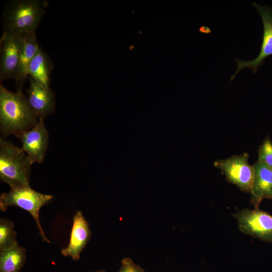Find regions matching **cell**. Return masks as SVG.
<instances>
[{
	"label": "cell",
	"mask_w": 272,
	"mask_h": 272,
	"mask_svg": "<svg viewBox=\"0 0 272 272\" xmlns=\"http://www.w3.org/2000/svg\"><path fill=\"white\" fill-rule=\"evenodd\" d=\"M39 119L33 112L22 91L11 92L0 85V130L4 138L34 126Z\"/></svg>",
	"instance_id": "1"
},
{
	"label": "cell",
	"mask_w": 272,
	"mask_h": 272,
	"mask_svg": "<svg viewBox=\"0 0 272 272\" xmlns=\"http://www.w3.org/2000/svg\"><path fill=\"white\" fill-rule=\"evenodd\" d=\"M48 6L46 0L10 1L2 18L3 33L23 34L35 32Z\"/></svg>",
	"instance_id": "2"
},
{
	"label": "cell",
	"mask_w": 272,
	"mask_h": 272,
	"mask_svg": "<svg viewBox=\"0 0 272 272\" xmlns=\"http://www.w3.org/2000/svg\"><path fill=\"white\" fill-rule=\"evenodd\" d=\"M33 164L25 152L0 138V180L10 189L29 185Z\"/></svg>",
	"instance_id": "3"
},
{
	"label": "cell",
	"mask_w": 272,
	"mask_h": 272,
	"mask_svg": "<svg viewBox=\"0 0 272 272\" xmlns=\"http://www.w3.org/2000/svg\"><path fill=\"white\" fill-rule=\"evenodd\" d=\"M53 198L52 195L43 194L33 189L29 185L10 189L8 193L0 196V209L6 211L10 206L19 207L27 211L33 218L42 240L50 243L45 235L39 220V211L42 207Z\"/></svg>",
	"instance_id": "4"
},
{
	"label": "cell",
	"mask_w": 272,
	"mask_h": 272,
	"mask_svg": "<svg viewBox=\"0 0 272 272\" xmlns=\"http://www.w3.org/2000/svg\"><path fill=\"white\" fill-rule=\"evenodd\" d=\"M249 155L245 153L226 159L217 160L214 166L225 175L226 179L242 191L250 193L254 178V165L248 162Z\"/></svg>",
	"instance_id": "5"
},
{
	"label": "cell",
	"mask_w": 272,
	"mask_h": 272,
	"mask_svg": "<svg viewBox=\"0 0 272 272\" xmlns=\"http://www.w3.org/2000/svg\"><path fill=\"white\" fill-rule=\"evenodd\" d=\"M243 233L272 243V216L258 209H242L233 214Z\"/></svg>",
	"instance_id": "6"
},
{
	"label": "cell",
	"mask_w": 272,
	"mask_h": 272,
	"mask_svg": "<svg viewBox=\"0 0 272 272\" xmlns=\"http://www.w3.org/2000/svg\"><path fill=\"white\" fill-rule=\"evenodd\" d=\"M22 34H2L0 39V81L17 79L21 51Z\"/></svg>",
	"instance_id": "7"
},
{
	"label": "cell",
	"mask_w": 272,
	"mask_h": 272,
	"mask_svg": "<svg viewBox=\"0 0 272 272\" xmlns=\"http://www.w3.org/2000/svg\"><path fill=\"white\" fill-rule=\"evenodd\" d=\"M253 5L259 13L263 24V30L260 51L257 56L252 60H243L235 58L237 69L232 76L230 81L233 80L240 70L244 68H250L254 73H256L264 60L272 55V8L255 2L253 3Z\"/></svg>",
	"instance_id": "8"
},
{
	"label": "cell",
	"mask_w": 272,
	"mask_h": 272,
	"mask_svg": "<svg viewBox=\"0 0 272 272\" xmlns=\"http://www.w3.org/2000/svg\"><path fill=\"white\" fill-rule=\"evenodd\" d=\"M17 137L32 164L43 162L49 142V132L43 119H39L34 126Z\"/></svg>",
	"instance_id": "9"
},
{
	"label": "cell",
	"mask_w": 272,
	"mask_h": 272,
	"mask_svg": "<svg viewBox=\"0 0 272 272\" xmlns=\"http://www.w3.org/2000/svg\"><path fill=\"white\" fill-rule=\"evenodd\" d=\"M29 87L27 90V99L33 112L39 119H43L55 110L54 94L49 88L38 85L28 77Z\"/></svg>",
	"instance_id": "10"
},
{
	"label": "cell",
	"mask_w": 272,
	"mask_h": 272,
	"mask_svg": "<svg viewBox=\"0 0 272 272\" xmlns=\"http://www.w3.org/2000/svg\"><path fill=\"white\" fill-rule=\"evenodd\" d=\"M91 231L88 222L82 212L78 211L73 219V226L70 239L67 247L61 250L64 256H70L74 260H78L80 254L89 241Z\"/></svg>",
	"instance_id": "11"
},
{
	"label": "cell",
	"mask_w": 272,
	"mask_h": 272,
	"mask_svg": "<svg viewBox=\"0 0 272 272\" xmlns=\"http://www.w3.org/2000/svg\"><path fill=\"white\" fill-rule=\"evenodd\" d=\"M254 178L251 191V203L258 209L262 200L272 199V170L257 160L254 165Z\"/></svg>",
	"instance_id": "12"
},
{
	"label": "cell",
	"mask_w": 272,
	"mask_h": 272,
	"mask_svg": "<svg viewBox=\"0 0 272 272\" xmlns=\"http://www.w3.org/2000/svg\"><path fill=\"white\" fill-rule=\"evenodd\" d=\"M23 35V45L21 51L18 74L15 80L17 90L23 91L26 78L28 77L29 65L40 47L35 32L26 33Z\"/></svg>",
	"instance_id": "13"
},
{
	"label": "cell",
	"mask_w": 272,
	"mask_h": 272,
	"mask_svg": "<svg viewBox=\"0 0 272 272\" xmlns=\"http://www.w3.org/2000/svg\"><path fill=\"white\" fill-rule=\"evenodd\" d=\"M52 68L50 58L40 48L29 65L28 75L38 85L49 88Z\"/></svg>",
	"instance_id": "14"
},
{
	"label": "cell",
	"mask_w": 272,
	"mask_h": 272,
	"mask_svg": "<svg viewBox=\"0 0 272 272\" xmlns=\"http://www.w3.org/2000/svg\"><path fill=\"white\" fill-rule=\"evenodd\" d=\"M26 251L19 244L0 250V272H19L25 262Z\"/></svg>",
	"instance_id": "15"
},
{
	"label": "cell",
	"mask_w": 272,
	"mask_h": 272,
	"mask_svg": "<svg viewBox=\"0 0 272 272\" xmlns=\"http://www.w3.org/2000/svg\"><path fill=\"white\" fill-rule=\"evenodd\" d=\"M14 225L11 220L0 219V250L7 249L18 244L14 230Z\"/></svg>",
	"instance_id": "16"
},
{
	"label": "cell",
	"mask_w": 272,
	"mask_h": 272,
	"mask_svg": "<svg viewBox=\"0 0 272 272\" xmlns=\"http://www.w3.org/2000/svg\"><path fill=\"white\" fill-rule=\"evenodd\" d=\"M258 160L272 170V143L268 136L264 140L258 150Z\"/></svg>",
	"instance_id": "17"
},
{
	"label": "cell",
	"mask_w": 272,
	"mask_h": 272,
	"mask_svg": "<svg viewBox=\"0 0 272 272\" xmlns=\"http://www.w3.org/2000/svg\"><path fill=\"white\" fill-rule=\"evenodd\" d=\"M118 272H145V270L132 259L125 257L121 260V265Z\"/></svg>",
	"instance_id": "18"
},
{
	"label": "cell",
	"mask_w": 272,
	"mask_h": 272,
	"mask_svg": "<svg viewBox=\"0 0 272 272\" xmlns=\"http://www.w3.org/2000/svg\"><path fill=\"white\" fill-rule=\"evenodd\" d=\"M92 272H106V271H105L103 270H96V271H92Z\"/></svg>",
	"instance_id": "19"
}]
</instances>
